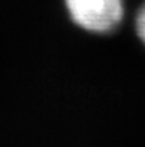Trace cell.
Masks as SVG:
<instances>
[{"instance_id": "obj_1", "label": "cell", "mask_w": 145, "mask_h": 147, "mask_svg": "<svg viewBox=\"0 0 145 147\" xmlns=\"http://www.w3.org/2000/svg\"><path fill=\"white\" fill-rule=\"evenodd\" d=\"M71 20L93 31H111L123 18V0H65Z\"/></svg>"}, {"instance_id": "obj_2", "label": "cell", "mask_w": 145, "mask_h": 147, "mask_svg": "<svg viewBox=\"0 0 145 147\" xmlns=\"http://www.w3.org/2000/svg\"><path fill=\"white\" fill-rule=\"evenodd\" d=\"M136 31H138L141 40L145 43V5L141 7L138 16H136Z\"/></svg>"}]
</instances>
